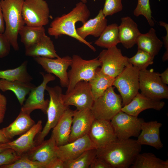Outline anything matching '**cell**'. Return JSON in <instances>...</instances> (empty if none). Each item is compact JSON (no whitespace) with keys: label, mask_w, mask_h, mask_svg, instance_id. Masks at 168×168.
<instances>
[{"label":"cell","mask_w":168,"mask_h":168,"mask_svg":"<svg viewBox=\"0 0 168 168\" xmlns=\"http://www.w3.org/2000/svg\"><path fill=\"white\" fill-rule=\"evenodd\" d=\"M96 157L110 168H128L141 150V145L133 139H118L105 147L97 149Z\"/></svg>","instance_id":"6da1fadb"},{"label":"cell","mask_w":168,"mask_h":168,"mask_svg":"<svg viewBox=\"0 0 168 168\" xmlns=\"http://www.w3.org/2000/svg\"><path fill=\"white\" fill-rule=\"evenodd\" d=\"M90 15V11L86 4L80 1L69 12L55 18L51 23L48 33L55 38L62 35L70 36L85 44L95 52L96 48L90 43L78 35L75 27L77 22L84 23Z\"/></svg>","instance_id":"7a4b0ae2"},{"label":"cell","mask_w":168,"mask_h":168,"mask_svg":"<svg viewBox=\"0 0 168 168\" xmlns=\"http://www.w3.org/2000/svg\"><path fill=\"white\" fill-rule=\"evenodd\" d=\"M24 0H1L6 27L3 33L11 46L16 51L19 49L17 42L20 30L25 25L22 15V7Z\"/></svg>","instance_id":"3957f363"},{"label":"cell","mask_w":168,"mask_h":168,"mask_svg":"<svg viewBox=\"0 0 168 168\" xmlns=\"http://www.w3.org/2000/svg\"><path fill=\"white\" fill-rule=\"evenodd\" d=\"M49 96V105L46 110L47 120L45 126L36 136L35 146L40 144L44 140L50 130L56 124L58 120L68 108L64 104L62 89L59 86L46 88Z\"/></svg>","instance_id":"277c9868"},{"label":"cell","mask_w":168,"mask_h":168,"mask_svg":"<svg viewBox=\"0 0 168 168\" xmlns=\"http://www.w3.org/2000/svg\"><path fill=\"white\" fill-rule=\"evenodd\" d=\"M72 58L71 69L68 72L69 83L66 93L72 90L78 82L90 81L94 77L98 68L101 65L98 57L86 60L79 55L74 54Z\"/></svg>","instance_id":"5b68a950"},{"label":"cell","mask_w":168,"mask_h":168,"mask_svg":"<svg viewBox=\"0 0 168 168\" xmlns=\"http://www.w3.org/2000/svg\"><path fill=\"white\" fill-rule=\"evenodd\" d=\"M139 71L129 63L115 78L112 86L120 93L122 107L128 104L138 92Z\"/></svg>","instance_id":"8992f818"},{"label":"cell","mask_w":168,"mask_h":168,"mask_svg":"<svg viewBox=\"0 0 168 168\" xmlns=\"http://www.w3.org/2000/svg\"><path fill=\"white\" fill-rule=\"evenodd\" d=\"M122 107L121 97L112 86L94 101L91 110L95 119L110 120Z\"/></svg>","instance_id":"52a82bcc"},{"label":"cell","mask_w":168,"mask_h":168,"mask_svg":"<svg viewBox=\"0 0 168 168\" xmlns=\"http://www.w3.org/2000/svg\"><path fill=\"white\" fill-rule=\"evenodd\" d=\"M139 83L141 93L145 96L157 100L168 99V87L153 69L140 70Z\"/></svg>","instance_id":"ba28073f"},{"label":"cell","mask_w":168,"mask_h":168,"mask_svg":"<svg viewBox=\"0 0 168 168\" xmlns=\"http://www.w3.org/2000/svg\"><path fill=\"white\" fill-rule=\"evenodd\" d=\"M22 12L26 25L44 26L49 22V9L45 0H24Z\"/></svg>","instance_id":"9c48e42d"},{"label":"cell","mask_w":168,"mask_h":168,"mask_svg":"<svg viewBox=\"0 0 168 168\" xmlns=\"http://www.w3.org/2000/svg\"><path fill=\"white\" fill-rule=\"evenodd\" d=\"M98 58L101 63L100 70L114 78L129 63L128 58L124 56L121 49L116 46L102 50Z\"/></svg>","instance_id":"30bf717a"},{"label":"cell","mask_w":168,"mask_h":168,"mask_svg":"<svg viewBox=\"0 0 168 168\" xmlns=\"http://www.w3.org/2000/svg\"><path fill=\"white\" fill-rule=\"evenodd\" d=\"M116 136L118 139L138 137L141 131L142 118L121 111L110 120Z\"/></svg>","instance_id":"8fae6325"},{"label":"cell","mask_w":168,"mask_h":168,"mask_svg":"<svg viewBox=\"0 0 168 168\" xmlns=\"http://www.w3.org/2000/svg\"><path fill=\"white\" fill-rule=\"evenodd\" d=\"M40 73L43 77L42 82L39 86L32 89L21 108V110L29 114L33 110L37 109L46 113L49 105V100L45 99L44 92L47 84L55 80V77L49 73L44 74L42 72Z\"/></svg>","instance_id":"7c38bea8"},{"label":"cell","mask_w":168,"mask_h":168,"mask_svg":"<svg viewBox=\"0 0 168 168\" xmlns=\"http://www.w3.org/2000/svg\"><path fill=\"white\" fill-rule=\"evenodd\" d=\"M65 105H73L77 110L91 109L94 101L88 82L80 81L69 92L63 94Z\"/></svg>","instance_id":"4fadbf2b"},{"label":"cell","mask_w":168,"mask_h":168,"mask_svg":"<svg viewBox=\"0 0 168 168\" xmlns=\"http://www.w3.org/2000/svg\"><path fill=\"white\" fill-rule=\"evenodd\" d=\"M34 59L48 73L58 77L62 87H68L69 80L67 70L71 64L72 57L68 55L56 58L38 57H34Z\"/></svg>","instance_id":"5bb4252c"},{"label":"cell","mask_w":168,"mask_h":168,"mask_svg":"<svg viewBox=\"0 0 168 168\" xmlns=\"http://www.w3.org/2000/svg\"><path fill=\"white\" fill-rule=\"evenodd\" d=\"M88 135L97 149L117 139L110 120H109L95 119Z\"/></svg>","instance_id":"9a60e30c"},{"label":"cell","mask_w":168,"mask_h":168,"mask_svg":"<svg viewBox=\"0 0 168 168\" xmlns=\"http://www.w3.org/2000/svg\"><path fill=\"white\" fill-rule=\"evenodd\" d=\"M93 148H96L86 135L65 144L57 146L56 152L57 157L65 162L73 160L85 151Z\"/></svg>","instance_id":"2e32d148"},{"label":"cell","mask_w":168,"mask_h":168,"mask_svg":"<svg viewBox=\"0 0 168 168\" xmlns=\"http://www.w3.org/2000/svg\"><path fill=\"white\" fill-rule=\"evenodd\" d=\"M56 146L55 140L51 135L50 138L44 140L22 155L26 156L31 161L42 163L46 168L47 166L57 157Z\"/></svg>","instance_id":"e0dca14e"},{"label":"cell","mask_w":168,"mask_h":168,"mask_svg":"<svg viewBox=\"0 0 168 168\" xmlns=\"http://www.w3.org/2000/svg\"><path fill=\"white\" fill-rule=\"evenodd\" d=\"M95 119L91 109L75 110L72 119L69 142L88 135Z\"/></svg>","instance_id":"ac0fdd59"},{"label":"cell","mask_w":168,"mask_h":168,"mask_svg":"<svg viewBox=\"0 0 168 168\" xmlns=\"http://www.w3.org/2000/svg\"><path fill=\"white\" fill-rule=\"evenodd\" d=\"M42 121L39 120L28 131L15 140L3 143L4 148L14 150L21 156L35 146V138L42 128Z\"/></svg>","instance_id":"d6986e66"},{"label":"cell","mask_w":168,"mask_h":168,"mask_svg":"<svg viewBox=\"0 0 168 168\" xmlns=\"http://www.w3.org/2000/svg\"><path fill=\"white\" fill-rule=\"evenodd\" d=\"M162 124L157 121H144L141 126V132L136 140L139 145H147L159 150L163 147L160 137V128Z\"/></svg>","instance_id":"ffe728a7"},{"label":"cell","mask_w":168,"mask_h":168,"mask_svg":"<svg viewBox=\"0 0 168 168\" xmlns=\"http://www.w3.org/2000/svg\"><path fill=\"white\" fill-rule=\"evenodd\" d=\"M165 105L164 101L151 99L138 92L128 104L122 107L121 111L138 117L141 112L146 110H160Z\"/></svg>","instance_id":"44dd1931"},{"label":"cell","mask_w":168,"mask_h":168,"mask_svg":"<svg viewBox=\"0 0 168 168\" xmlns=\"http://www.w3.org/2000/svg\"><path fill=\"white\" fill-rule=\"evenodd\" d=\"M119 32L120 42L127 49H130L136 44L141 33L137 23L128 16L121 18Z\"/></svg>","instance_id":"7402d4cb"},{"label":"cell","mask_w":168,"mask_h":168,"mask_svg":"<svg viewBox=\"0 0 168 168\" xmlns=\"http://www.w3.org/2000/svg\"><path fill=\"white\" fill-rule=\"evenodd\" d=\"M75 110L68 107L53 128L51 135L54 138L57 146L69 142L72 119Z\"/></svg>","instance_id":"603a6c76"},{"label":"cell","mask_w":168,"mask_h":168,"mask_svg":"<svg viewBox=\"0 0 168 168\" xmlns=\"http://www.w3.org/2000/svg\"><path fill=\"white\" fill-rule=\"evenodd\" d=\"M107 26V20L102 9L94 18L88 20L80 27L76 28L78 35L85 40L89 35L99 37Z\"/></svg>","instance_id":"cb8c5ba5"},{"label":"cell","mask_w":168,"mask_h":168,"mask_svg":"<svg viewBox=\"0 0 168 168\" xmlns=\"http://www.w3.org/2000/svg\"><path fill=\"white\" fill-rule=\"evenodd\" d=\"M30 114L21 110L17 117L12 123L1 129L5 137L10 140L28 131L35 124Z\"/></svg>","instance_id":"d4e9b609"},{"label":"cell","mask_w":168,"mask_h":168,"mask_svg":"<svg viewBox=\"0 0 168 168\" xmlns=\"http://www.w3.org/2000/svg\"><path fill=\"white\" fill-rule=\"evenodd\" d=\"M25 54L26 56L34 58L41 57L55 58L60 57L56 53L52 40L45 34L35 43L25 48Z\"/></svg>","instance_id":"484cf974"},{"label":"cell","mask_w":168,"mask_h":168,"mask_svg":"<svg viewBox=\"0 0 168 168\" xmlns=\"http://www.w3.org/2000/svg\"><path fill=\"white\" fill-rule=\"evenodd\" d=\"M136 44L138 49L144 50L154 57L158 54L163 44L153 28H151L147 33H141L137 38Z\"/></svg>","instance_id":"4316f807"},{"label":"cell","mask_w":168,"mask_h":168,"mask_svg":"<svg viewBox=\"0 0 168 168\" xmlns=\"http://www.w3.org/2000/svg\"><path fill=\"white\" fill-rule=\"evenodd\" d=\"M35 86L30 82L0 79V90L3 92L7 91L13 92L21 106L24 104L26 96Z\"/></svg>","instance_id":"83f0119b"},{"label":"cell","mask_w":168,"mask_h":168,"mask_svg":"<svg viewBox=\"0 0 168 168\" xmlns=\"http://www.w3.org/2000/svg\"><path fill=\"white\" fill-rule=\"evenodd\" d=\"M114 79L103 72L100 68H98L93 77L88 82L94 101L113 86Z\"/></svg>","instance_id":"f1b7e54d"},{"label":"cell","mask_w":168,"mask_h":168,"mask_svg":"<svg viewBox=\"0 0 168 168\" xmlns=\"http://www.w3.org/2000/svg\"><path fill=\"white\" fill-rule=\"evenodd\" d=\"M131 168H168V160L164 161L150 152L139 153L136 156Z\"/></svg>","instance_id":"f546056e"},{"label":"cell","mask_w":168,"mask_h":168,"mask_svg":"<svg viewBox=\"0 0 168 168\" xmlns=\"http://www.w3.org/2000/svg\"><path fill=\"white\" fill-rule=\"evenodd\" d=\"M119 43V26L114 23L107 26L94 44L99 47L107 49L116 46Z\"/></svg>","instance_id":"4dcf8cb0"},{"label":"cell","mask_w":168,"mask_h":168,"mask_svg":"<svg viewBox=\"0 0 168 168\" xmlns=\"http://www.w3.org/2000/svg\"><path fill=\"white\" fill-rule=\"evenodd\" d=\"M18 34L21 41L27 48L36 42L45 34L44 26H35L25 25L19 31Z\"/></svg>","instance_id":"1f68e13d"},{"label":"cell","mask_w":168,"mask_h":168,"mask_svg":"<svg viewBox=\"0 0 168 168\" xmlns=\"http://www.w3.org/2000/svg\"><path fill=\"white\" fill-rule=\"evenodd\" d=\"M27 63V61H26L16 68L0 70V79L30 82L33 78L28 72Z\"/></svg>","instance_id":"d6a6232c"},{"label":"cell","mask_w":168,"mask_h":168,"mask_svg":"<svg viewBox=\"0 0 168 168\" xmlns=\"http://www.w3.org/2000/svg\"><path fill=\"white\" fill-rule=\"evenodd\" d=\"M97 149L86 150L75 159L65 162V168H88L96 157Z\"/></svg>","instance_id":"836d02e7"},{"label":"cell","mask_w":168,"mask_h":168,"mask_svg":"<svg viewBox=\"0 0 168 168\" xmlns=\"http://www.w3.org/2000/svg\"><path fill=\"white\" fill-rule=\"evenodd\" d=\"M154 57L147 52L138 49L136 54L128 58L129 63L137 68L139 70L145 69L153 63Z\"/></svg>","instance_id":"e575fe53"},{"label":"cell","mask_w":168,"mask_h":168,"mask_svg":"<svg viewBox=\"0 0 168 168\" xmlns=\"http://www.w3.org/2000/svg\"><path fill=\"white\" fill-rule=\"evenodd\" d=\"M152 14L150 0H138L137 5L133 11L134 15L136 17L142 15L145 17L149 25L154 26L155 23Z\"/></svg>","instance_id":"d590c367"},{"label":"cell","mask_w":168,"mask_h":168,"mask_svg":"<svg viewBox=\"0 0 168 168\" xmlns=\"http://www.w3.org/2000/svg\"><path fill=\"white\" fill-rule=\"evenodd\" d=\"M1 168H45L42 163L31 160L24 155L14 162L2 166Z\"/></svg>","instance_id":"8d00e7d4"},{"label":"cell","mask_w":168,"mask_h":168,"mask_svg":"<svg viewBox=\"0 0 168 168\" xmlns=\"http://www.w3.org/2000/svg\"><path fill=\"white\" fill-rule=\"evenodd\" d=\"M123 8L122 0H105L102 10L104 16L106 17L120 12Z\"/></svg>","instance_id":"74e56055"},{"label":"cell","mask_w":168,"mask_h":168,"mask_svg":"<svg viewBox=\"0 0 168 168\" xmlns=\"http://www.w3.org/2000/svg\"><path fill=\"white\" fill-rule=\"evenodd\" d=\"M21 157L13 149H7L0 153V166L12 163Z\"/></svg>","instance_id":"f35d334b"},{"label":"cell","mask_w":168,"mask_h":168,"mask_svg":"<svg viewBox=\"0 0 168 168\" xmlns=\"http://www.w3.org/2000/svg\"><path fill=\"white\" fill-rule=\"evenodd\" d=\"M11 45L3 33H0V58H4L9 54Z\"/></svg>","instance_id":"ab89813d"},{"label":"cell","mask_w":168,"mask_h":168,"mask_svg":"<svg viewBox=\"0 0 168 168\" xmlns=\"http://www.w3.org/2000/svg\"><path fill=\"white\" fill-rule=\"evenodd\" d=\"M159 24L160 26L164 27L166 30V36L162 37L163 44L164 45L166 49L162 57V60L163 62H165L168 60V24L162 21H159Z\"/></svg>","instance_id":"60d3db41"},{"label":"cell","mask_w":168,"mask_h":168,"mask_svg":"<svg viewBox=\"0 0 168 168\" xmlns=\"http://www.w3.org/2000/svg\"><path fill=\"white\" fill-rule=\"evenodd\" d=\"M7 103L6 97L0 93V124L3 121L7 110Z\"/></svg>","instance_id":"b9f144b4"},{"label":"cell","mask_w":168,"mask_h":168,"mask_svg":"<svg viewBox=\"0 0 168 168\" xmlns=\"http://www.w3.org/2000/svg\"><path fill=\"white\" fill-rule=\"evenodd\" d=\"M89 168H110V166L103 161L96 157L93 160Z\"/></svg>","instance_id":"7bdbcfd3"},{"label":"cell","mask_w":168,"mask_h":168,"mask_svg":"<svg viewBox=\"0 0 168 168\" xmlns=\"http://www.w3.org/2000/svg\"><path fill=\"white\" fill-rule=\"evenodd\" d=\"M46 168H65V163L57 157L47 166Z\"/></svg>","instance_id":"ee69618b"},{"label":"cell","mask_w":168,"mask_h":168,"mask_svg":"<svg viewBox=\"0 0 168 168\" xmlns=\"http://www.w3.org/2000/svg\"><path fill=\"white\" fill-rule=\"evenodd\" d=\"M5 30L4 21L2 8L0 4V33H3Z\"/></svg>","instance_id":"f6af8a7d"},{"label":"cell","mask_w":168,"mask_h":168,"mask_svg":"<svg viewBox=\"0 0 168 168\" xmlns=\"http://www.w3.org/2000/svg\"><path fill=\"white\" fill-rule=\"evenodd\" d=\"M160 77L162 82L165 84H168V68H167L162 73L160 74Z\"/></svg>","instance_id":"bcb514c9"},{"label":"cell","mask_w":168,"mask_h":168,"mask_svg":"<svg viewBox=\"0 0 168 168\" xmlns=\"http://www.w3.org/2000/svg\"><path fill=\"white\" fill-rule=\"evenodd\" d=\"M10 141V140L8 139L5 137L1 129H0V142L6 143Z\"/></svg>","instance_id":"7dc6e473"},{"label":"cell","mask_w":168,"mask_h":168,"mask_svg":"<svg viewBox=\"0 0 168 168\" xmlns=\"http://www.w3.org/2000/svg\"><path fill=\"white\" fill-rule=\"evenodd\" d=\"M6 149H7L5 148L4 147L3 143L0 142V153Z\"/></svg>","instance_id":"c3c4849f"},{"label":"cell","mask_w":168,"mask_h":168,"mask_svg":"<svg viewBox=\"0 0 168 168\" xmlns=\"http://www.w3.org/2000/svg\"><path fill=\"white\" fill-rule=\"evenodd\" d=\"M81 2H82L86 4V2H87V0H80Z\"/></svg>","instance_id":"681fc988"}]
</instances>
